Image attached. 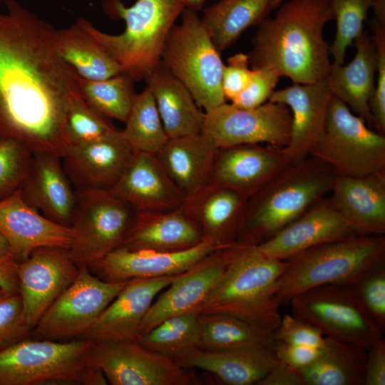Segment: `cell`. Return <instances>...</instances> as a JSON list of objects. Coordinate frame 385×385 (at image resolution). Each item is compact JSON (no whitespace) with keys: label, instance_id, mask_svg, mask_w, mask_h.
<instances>
[{"label":"cell","instance_id":"obj_11","mask_svg":"<svg viewBox=\"0 0 385 385\" xmlns=\"http://www.w3.org/2000/svg\"><path fill=\"white\" fill-rule=\"evenodd\" d=\"M293 315L318 328L325 337L365 349L384 332L367 313L349 286L326 284L290 299Z\"/></svg>","mask_w":385,"mask_h":385},{"label":"cell","instance_id":"obj_44","mask_svg":"<svg viewBox=\"0 0 385 385\" xmlns=\"http://www.w3.org/2000/svg\"><path fill=\"white\" fill-rule=\"evenodd\" d=\"M32 331L26 320L19 293L0 288V351L29 337Z\"/></svg>","mask_w":385,"mask_h":385},{"label":"cell","instance_id":"obj_28","mask_svg":"<svg viewBox=\"0 0 385 385\" xmlns=\"http://www.w3.org/2000/svg\"><path fill=\"white\" fill-rule=\"evenodd\" d=\"M247 199L232 188L209 183L186 197L181 207L204 238L227 247L235 242Z\"/></svg>","mask_w":385,"mask_h":385},{"label":"cell","instance_id":"obj_2","mask_svg":"<svg viewBox=\"0 0 385 385\" xmlns=\"http://www.w3.org/2000/svg\"><path fill=\"white\" fill-rule=\"evenodd\" d=\"M334 19L328 0L283 4L257 25L247 54L252 69L266 68L299 84L327 77L332 63L323 30Z\"/></svg>","mask_w":385,"mask_h":385},{"label":"cell","instance_id":"obj_18","mask_svg":"<svg viewBox=\"0 0 385 385\" xmlns=\"http://www.w3.org/2000/svg\"><path fill=\"white\" fill-rule=\"evenodd\" d=\"M223 247H226L218 246L207 238L192 247L178 252L120 247L88 268L100 279L113 282L170 276L188 271L210 253Z\"/></svg>","mask_w":385,"mask_h":385},{"label":"cell","instance_id":"obj_23","mask_svg":"<svg viewBox=\"0 0 385 385\" xmlns=\"http://www.w3.org/2000/svg\"><path fill=\"white\" fill-rule=\"evenodd\" d=\"M282 148L244 144L217 148L210 183L250 197L288 165Z\"/></svg>","mask_w":385,"mask_h":385},{"label":"cell","instance_id":"obj_25","mask_svg":"<svg viewBox=\"0 0 385 385\" xmlns=\"http://www.w3.org/2000/svg\"><path fill=\"white\" fill-rule=\"evenodd\" d=\"M330 199L356 234H385V171L360 177L337 175Z\"/></svg>","mask_w":385,"mask_h":385},{"label":"cell","instance_id":"obj_22","mask_svg":"<svg viewBox=\"0 0 385 385\" xmlns=\"http://www.w3.org/2000/svg\"><path fill=\"white\" fill-rule=\"evenodd\" d=\"M179 274L128 280L81 338L91 342L136 339L153 299Z\"/></svg>","mask_w":385,"mask_h":385},{"label":"cell","instance_id":"obj_12","mask_svg":"<svg viewBox=\"0 0 385 385\" xmlns=\"http://www.w3.org/2000/svg\"><path fill=\"white\" fill-rule=\"evenodd\" d=\"M79 267L76 279L46 309L33 329L32 333L40 339L81 338L128 282L105 281L87 266Z\"/></svg>","mask_w":385,"mask_h":385},{"label":"cell","instance_id":"obj_24","mask_svg":"<svg viewBox=\"0 0 385 385\" xmlns=\"http://www.w3.org/2000/svg\"><path fill=\"white\" fill-rule=\"evenodd\" d=\"M136 212H166L185 198L154 154L135 152L118 183L109 190Z\"/></svg>","mask_w":385,"mask_h":385},{"label":"cell","instance_id":"obj_49","mask_svg":"<svg viewBox=\"0 0 385 385\" xmlns=\"http://www.w3.org/2000/svg\"><path fill=\"white\" fill-rule=\"evenodd\" d=\"M321 347L317 348L275 341L272 349L278 360L293 369L300 370L311 364L317 358Z\"/></svg>","mask_w":385,"mask_h":385},{"label":"cell","instance_id":"obj_50","mask_svg":"<svg viewBox=\"0 0 385 385\" xmlns=\"http://www.w3.org/2000/svg\"><path fill=\"white\" fill-rule=\"evenodd\" d=\"M385 384V341L381 338L366 350L364 385Z\"/></svg>","mask_w":385,"mask_h":385},{"label":"cell","instance_id":"obj_41","mask_svg":"<svg viewBox=\"0 0 385 385\" xmlns=\"http://www.w3.org/2000/svg\"><path fill=\"white\" fill-rule=\"evenodd\" d=\"M66 123L72 146L96 141L116 130L106 116L85 101L81 93L70 100L66 111Z\"/></svg>","mask_w":385,"mask_h":385},{"label":"cell","instance_id":"obj_40","mask_svg":"<svg viewBox=\"0 0 385 385\" xmlns=\"http://www.w3.org/2000/svg\"><path fill=\"white\" fill-rule=\"evenodd\" d=\"M336 20V34L329 46L333 63L343 64L346 49L364 29L368 11L379 0H328Z\"/></svg>","mask_w":385,"mask_h":385},{"label":"cell","instance_id":"obj_47","mask_svg":"<svg viewBox=\"0 0 385 385\" xmlns=\"http://www.w3.org/2000/svg\"><path fill=\"white\" fill-rule=\"evenodd\" d=\"M280 76L270 69H252L250 79L245 88L232 101L242 108H252L269 101Z\"/></svg>","mask_w":385,"mask_h":385},{"label":"cell","instance_id":"obj_48","mask_svg":"<svg viewBox=\"0 0 385 385\" xmlns=\"http://www.w3.org/2000/svg\"><path fill=\"white\" fill-rule=\"evenodd\" d=\"M247 54L238 53L228 58L222 76V90L225 100L232 101L247 86L252 72Z\"/></svg>","mask_w":385,"mask_h":385},{"label":"cell","instance_id":"obj_9","mask_svg":"<svg viewBox=\"0 0 385 385\" xmlns=\"http://www.w3.org/2000/svg\"><path fill=\"white\" fill-rule=\"evenodd\" d=\"M309 156L326 163L339 175L360 177L385 171V135L370 128L333 95L324 135Z\"/></svg>","mask_w":385,"mask_h":385},{"label":"cell","instance_id":"obj_5","mask_svg":"<svg viewBox=\"0 0 385 385\" xmlns=\"http://www.w3.org/2000/svg\"><path fill=\"white\" fill-rule=\"evenodd\" d=\"M105 13L125 22L118 34L103 32L88 19L76 22L116 61L133 81H145L160 65L168 35L185 7L175 0H137L126 6L121 0H104Z\"/></svg>","mask_w":385,"mask_h":385},{"label":"cell","instance_id":"obj_38","mask_svg":"<svg viewBox=\"0 0 385 385\" xmlns=\"http://www.w3.org/2000/svg\"><path fill=\"white\" fill-rule=\"evenodd\" d=\"M198 309L171 317L136 339L143 346L173 360L185 353L200 349Z\"/></svg>","mask_w":385,"mask_h":385},{"label":"cell","instance_id":"obj_13","mask_svg":"<svg viewBox=\"0 0 385 385\" xmlns=\"http://www.w3.org/2000/svg\"><path fill=\"white\" fill-rule=\"evenodd\" d=\"M90 354L93 363L111 385L197 384L190 369L136 339L91 342Z\"/></svg>","mask_w":385,"mask_h":385},{"label":"cell","instance_id":"obj_16","mask_svg":"<svg viewBox=\"0 0 385 385\" xmlns=\"http://www.w3.org/2000/svg\"><path fill=\"white\" fill-rule=\"evenodd\" d=\"M332 96L327 77L312 83H294L272 93L269 101L286 105L292 113L290 140L282 148L289 165L306 159L322 138Z\"/></svg>","mask_w":385,"mask_h":385},{"label":"cell","instance_id":"obj_56","mask_svg":"<svg viewBox=\"0 0 385 385\" xmlns=\"http://www.w3.org/2000/svg\"><path fill=\"white\" fill-rule=\"evenodd\" d=\"M1 1H2V0H0V4H1Z\"/></svg>","mask_w":385,"mask_h":385},{"label":"cell","instance_id":"obj_54","mask_svg":"<svg viewBox=\"0 0 385 385\" xmlns=\"http://www.w3.org/2000/svg\"><path fill=\"white\" fill-rule=\"evenodd\" d=\"M6 255L11 256L10 247L6 240L0 233V257Z\"/></svg>","mask_w":385,"mask_h":385},{"label":"cell","instance_id":"obj_31","mask_svg":"<svg viewBox=\"0 0 385 385\" xmlns=\"http://www.w3.org/2000/svg\"><path fill=\"white\" fill-rule=\"evenodd\" d=\"M217 150L208 138L198 133L168 138L155 156L186 197L210 183Z\"/></svg>","mask_w":385,"mask_h":385},{"label":"cell","instance_id":"obj_14","mask_svg":"<svg viewBox=\"0 0 385 385\" xmlns=\"http://www.w3.org/2000/svg\"><path fill=\"white\" fill-rule=\"evenodd\" d=\"M292 113L282 103L267 101L252 108L227 102L205 113L201 133L217 148L267 143L283 148L290 140Z\"/></svg>","mask_w":385,"mask_h":385},{"label":"cell","instance_id":"obj_34","mask_svg":"<svg viewBox=\"0 0 385 385\" xmlns=\"http://www.w3.org/2000/svg\"><path fill=\"white\" fill-rule=\"evenodd\" d=\"M274 0H220L202 10L201 21L222 52L249 27L258 25L274 9Z\"/></svg>","mask_w":385,"mask_h":385},{"label":"cell","instance_id":"obj_35","mask_svg":"<svg viewBox=\"0 0 385 385\" xmlns=\"http://www.w3.org/2000/svg\"><path fill=\"white\" fill-rule=\"evenodd\" d=\"M58 48L63 60L83 79L103 80L122 73L111 54L76 22L58 30Z\"/></svg>","mask_w":385,"mask_h":385},{"label":"cell","instance_id":"obj_33","mask_svg":"<svg viewBox=\"0 0 385 385\" xmlns=\"http://www.w3.org/2000/svg\"><path fill=\"white\" fill-rule=\"evenodd\" d=\"M366 349L325 337L317 358L299 370L303 385H364Z\"/></svg>","mask_w":385,"mask_h":385},{"label":"cell","instance_id":"obj_6","mask_svg":"<svg viewBox=\"0 0 385 385\" xmlns=\"http://www.w3.org/2000/svg\"><path fill=\"white\" fill-rule=\"evenodd\" d=\"M286 261L277 283L282 300L322 285L352 284L385 264V237L354 234L307 249Z\"/></svg>","mask_w":385,"mask_h":385},{"label":"cell","instance_id":"obj_26","mask_svg":"<svg viewBox=\"0 0 385 385\" xmlns=\"http://www.w3.org/2000/svg\"><path fill=\"white\" fill-rule=\"evenodd\" d=\"M21 193L26 203L48 219L70 226L76 190L65 172L61 158L46 153H33Z\"/></svg>","mask_w":385,"mask_h":385},{"label":"cell","instance_id":"obj_43","mask_svg":"<svg viewBox=\"0 0 385 385\" xmlns=\"http://www.w3.org/2000/svg\"><path fill=\"white\" fill-rule=\"evenodd\" d=\"M349 287L381 329L385 330V264L361 277Z\"/></svg>","mask_w":385,"mask_h":385},{"label":"cell","instance_id":"obj_1","mask_svg":"<svg viewBox=\"0 0 385 385\" xmlns=\"http://www.w3.org/2000/svg\"><path fill=\"white\" fill-rule=\"evenodd\" d=\"M0 12V135L33 153L62 158L72 147L66 111L78 76L63 60L58 30L16 0Z\"/></svg>","mask_w":385,"mask_h":385},{"label":"cell","instance_id":"obj_45","mask_svg":"<svg viewBox=\"0 0 385 385\" xmlns=\"http://www.w3.org/2000/svg\"><path fill=\"white\" fill-rule=\"evenodd\" d=\"M376 55V86L369 102L373 128L385 135V21L374 18L371 24Z\"/></svg>","mask_w":385,"mask_h":385},{"label":"cell","instance_id":"obj_52","mask_svg":"<svg viewBox=\"0 0 385 385\" xmlns=\"http://www.w3.org/2000/svg\"><path fill=\"white\" fill-rule=\"evenodd\" d=\"M19 262L11 255L0 257V288L19 292Z\"/></svg>","mask_w":385,"mask_h":385},{"label":"cell","instance_id":"obj_46","mask_svg":"<svg viewBox=\"0 0 385 385\" xmlns=\"http://www.w3.org/2000/svg\"><path fill=\"white\" fill-rule=\"evenodd\" d=\"M273 337L277 342L317 348L325 342V336L318 328L293 314L282 316Z\"/></svg>","mask_w":385,"mask_h":385},{"label":"cell","instance_id":"obj_55","mask_svg":"<svg viewBox=\"0 0 385 385\" xmlns=\"http://www.w3.org/2000/svg\"><path fill=\"white\" fill-rule=\"evenodd\" d=\"M283 1L284 0H274V9L278 8Z\"/></svg>","mask_w":385,"mask_h":385},{"label":"cell","instance_id":"obj_20","mask_svg":"<svg viewBox=\"0 0 385 385\" xmlns=\"http://www.w3.org/2000/svg\"><path fill=\"white\" fill-rule=\"evenodd\" d=\"M356 234L330 197H323L274 236L257 245L267 257L287 260L307 249Z\"/></svg>","mask_w":385,"mask_h":385},{"label":"cell","instance_id":"obj_32","mask_svg":"<svg viewBox=\"0 0 385 385\" xmlns=\"http://www.w3.org/2000/svg\"><path fill=\"white\" fill-rule=\"evenodd\" d=\"M145 82L169 138L201 133L205 113L189 90L162 63Z\"/></svg>","mask_w":385,"mask_h":385},{"label":"cell","instance_id":"obj_39","mask_svg":"<svg viewBox=\"0 0 385 385\" xmlns=\"http://www.w3.org/2000/svg\"><path fill=\"white\" fill-rule=\"evenodd\" d=\"M133 82L123 73L98 81L86 80L78 76L80 93L85 101L107 118L123 123L136 95Z\"/></svg>","mask_w":385,"mask_h":385},{"label":"cell","instance_id":"obj_21","mask_svg":"<svg viewBox=\"0 0 385 385\" xmlns=\"http://www.w3.org/2000/svg\"><path fill=\"white\" fill-rule=\"evenodd\" d=\"M0 233L19 263L38 247L69 248L72 238L69 227L50 220L26 203L21 188L0 199Z\"/></svg>","mask_w":385,"mask_h":385},{"label":"cell","instance_id":"obj_7","mask_svg":"<svg viewBox=\"0 0 385 385\" xmlns=\"http://www.w3.org/2000/svg\"><path fill=\"white\" fill-rule=\"evenodd\" d=\"M91 341L21 339L0 351V385H106L93 363Z\"/></svg>","mask_w":385,"mask_h":385},{"label":"cell","instance_id":"obj_42","mask_svg":"<svg viewBox=\"0 0 385 385\" xmlns=\"http://www.w3.org/2000/svg\"><path fill=\"white\" fill-rule=\"evenodd\" d=\"M32 158V151L22 143L0 135V199L21 188Z\"/></svg>","mask_w":385,"mask_h":385},{"label":"cell","instance_id":"obj_30","mask_svg":"<svg viewBox=\"0 0 385 385\" xmlns=\"http://www.w3.org/2000/svg\"><path fill=\"white\" fill-rule=\"evenodd\" d=\"M356 53L346 66L332 63L327 76L332 94L373 128L369 102L376 86L377 61L369 33L363 29L354 40Z\"/></svg>","mask_w":385,"mask_h":385},{"label":"cell","instance_id":"obj_29","mask_svg":"<svg viewBox=\"0 0 385 385\" xmlns=\"http://www.w3.org/2000/svg\"><path fill=\"white\" fill-rule=\"evenodd\" d=\"M203 239L196 224L180 207L166 212H135L120 247L178 252L197 245Z\"/></svg>","mask_w":385,"mask_h":385},{"label":"cell","instance_id":"obj_36","mask_svg":"<svg viewBox=\"0 0 385 385\" xmlns=\"http://www.w3.org/2000/svg\"><path fill=\"white\" fill-rule=\"evenodd\" d=\"M200 349L223 350L252 344L272 346L273 334L263 332L236 317L212 313H199Z\"/></svg>","mask_w":385,"mask_h":385},{"label":"cell","instance_id":"obj_53","mask_svg":"<svg viewBox=\"0 0 385 385\" xmlns=\"http://www.w3.org/2000/svg\"><path fill=\"white\" fill-rule=\"evenodd\" d=\"M183 4L185 9L194 10L198 12L203 9L207 0H175Z\"/></svg>","mask_w":385,"mask_h":385},{"label":"cell","instance_id":"obj_4","mask_svg":"<svg viewBox=\"0 0 385 385\" xmlns=\"http://www.w3.org/2000/svg\"><path fill=\"white\" fill-rule=\"evenodd\" d=\"M336 175L312 156L288 165L247 199L235 242L269 240L331 192Z\"/></svg>","mask_w":385,"mask_h":385},{"label":"cell","instance_id":"obj_8","mask_svg":"<svg viewBox=\"0 0 385 385\" xmlns=\"http://www.w3.org/2000/svg\"><path fill=\"white\" fill-rule=\"evenodd\" d=\"M172 28L162 65L190 92L205 113L227 102L222 90L224 63L197 11L185 9Z\"/></svg>","mask_w":385,"mask_h":385},{"label":"cell","instance_id":"obj_17","mask_svg":"<svg viewBox=\"0 0 385 385\" xmlns=\"http://www.w3.org/2000/svg\"><path fill=\"white\" fill-rule=\"evenodd\" d=\"M236 245L235 242L210 253L179 274L152 304L140 324L138 337L171 317L197 309L223 276Z\"/></svg>","mask_w":385,"mask_h":385},{"label":"cell","instance_id":"obj_19","mask_svg":"<svg viewBox=\"0 0 385 385\" xmlns=\"http://www.w3.org/2000/svg\"><path fill=\"white\" fill-rule=\"evenodd\" d=\"M133 153L122 131L116 129L96 141L73 145L61 160L76 190H109L123 174Z\"/></svg>","mask_w":385,"mask_h":385},{"label":"cell","instance_id":"obj_27","mask_svg":"<svg viewBox=\"0 0 385 385\" xmlns=\"http://www.w3.org/2000/svg\"><path fill=\"white\" fill-rule=\"evenodd\" d=\"M174 361L186 369L211 373L225 384L257 385L279 360L270 346L252 344L223 350L197 349Z\"/></svg>","mask_w":385,"mask_h":385},{"label":"cell","instance_id":"obj_15","mask_svg":"<svg viewBox=\"0 0 385 385\" xmlns=\"http://www.w3.org/2000/svg\"><path fill=\"white\" fill-rule=\"evenodd\" d=\"M79 270L68 248L62 247L36 248L19 263V293L26 320L33 329L46 309L76 279Z\"/></svg>","mask_w":385,"mask_h":385},{"label":"cell","instance_id":"obj_10","mask_svg":"<svg viewBox=\"0 0 385 385\" xmlns=\"http://www.w3.org/2000/svg\"><path fill=\"white\" fill-rule=\"evenodd\" d=\"M135 210L108 190H76L68 248L78 266L91 267L120 247Z\"/></svg>","mask_w":385,"mask_h":385},{"label":"cell","instance_id":"obj_3","mask_svg":"<svg viewBox=\"0 0 385 385\" xmlns=\"http://www.w3.org/2000/svg\"><path fill=\"white\" fill-rule=\"evenodd\" d=\"M287 265L286 260L267 257L257 245L237 242L227 270L199 312L230 315L273 334L282 318L277 283Z\"/></svg>","mask_w":385,"mask_h":385},{"label":"cell","instance_id":"obj_37","mask_svg":"<svg viewBox=\"0 0 385 385\" xmlns=\"http://www.w3.org/2000/svg\"><path fill=\"white\" fill-rule=\"evenodd\" d=\"M121 131L134 153L155 155L168 140L154 98L147 86L135 95Z\"/></svg>","mask_w":385,"mask_h":385},{"label":"cell","instance_id":"obj_51","mask_svg":"<svg viewBox=\"0 0 385 385\" xmlns=\"http://www.w3.org/2000/svg\"><path fill=\"white\" fill-rule=\"evenodd\" d=\"M257 385H303V384L299 370L279 360Z\"/></svg>","mask_w":385,"mask_h":385}]
</instances>
